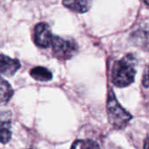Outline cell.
<instances>
[{
  "instance_id": "1",
  "label": "cell",
  "mask_w": 149,
  "mask_h": 149,
  "mask_svg": "<svg viewBox=\"0 0 149 149\" xmlns=\"http://www.w3.org/2000/svg\"><path fill=\"white\" fill-rule=\"evenodd\" d=\"M136 57L132 54L125 55L117 61L112 67L111 81L117 87H126L132 84L136 74Z\"/></svg>"
},
{
  "instance_id": "2",
  "label": "cell",
  "mask_w": 149,
  "mask_h": 149,
  "mask_svg": "<svg viewBox=\"0 0 149 149\" xmlns=\"http://www.w3.org/2000/svg\"><path fill=\"white\" fill-rule=\"evenodd\" d=\"M106 111L109 122L115 129L125 128L132 119V115L122 107L111 90L108 93Z\"/></svg>"
},
{
  "instance_id": "3",
  "label": "cell",
  "mask_w": 149,
  "mask_h": 149,
  "mask_svg": "<svg viewBox=\"0 0 149 149\" xmlns=\"http://www.w3.org/2000/svg\"><path fill=\"white\" fill-rule=\"evenodd\" d=\"M52 48L54 56L61 60H68L77 54L78 46L72 39L66 40L60 36H54Z\"/></svg>"
},
{
  "instance_id": "4",
  "label": "cell",
  "mask_w": 149,
  "mask_h": 149,
  "mask_svg": "<svg viewBox=\"0 0 149 149\" xmlns=\"http://www.w3.org/2000/svg\"><path fill=\"white\" fill-rule=\"evenodd\" d=\"M53 34L51 28L48 24L45 22H40L37 24L34 27L33 40L36 46L41 48H47L52 45Z\"/></svg>"
},
{
  "instance_id": "5",
  "label": "cell",
  "mask_w": 149,
  "mask_h": 149,
  "mask_svg": "<svg viewBox=\"0 0 149 149\" xmlns=\"http://www.w3.org/2000/svg\"><path fill=\"white\" fill-rule=\"evenodd\" d=\"M12 114L10 111L0 112V142L8 143L12 139Z\"/></svg>"
},
{
  "instance_id": "6",
  "label": "cell",
  "mask_w": 149,
  "mask_h": 149,
  "mask_svg": "<svg viewBox=\"0 0 149 149\" xmlns=\"http://www.w3.org/2000/svg\"><path fill=\"white\" fill-rule=\"evenodd\" d=\"M19 68L20 62L19 60L0 54V74L6 77H12Z\"/></svg>"
},
{
  "instance_id": "7",
  "label": "cell",
  "mask_w": 149,
  "mask_h": 149,
  "mask_svg": "<svg viewBox=\"0 0 149 149\" xmlns=\"http://www.w3.org/2000/svg\"><path fill=\"white\" fill-rule=\"evenodd\" d=\"M62 4L73 12L84 13L91 9V0H62Z\"/></svg>"
},
{
  "instance_id": "8",
  "label": "cell",
  "mask_w": 149,
  "mask_h": 149,
  "mask_svg": "<svg viewBox=\"0 0 149 149\" xmlns=\"http://www.w3.org/2000/svg\"><path fill=\"white\" fill-rule=\"evenodd\" d=\"M132 43L145 50H149V32L145 30H139L132 34Z\"/></svg>"
},
{
  "instance_id": "9",
  "label": "cell",
  "mask_w": 149,
  "mask_h": 149,
  "mask_svg": "<svg viewBox=\"0 0 149 149\" xmlns=\"http://www.w3.org/2000/svg\"><path fill=\"white\" fill-rule=\"evenodd\" d=\"M13 96V90L11 84L5 80L4 78L0 77V105L6 104Z\"/></svg>"
},
{
  "instance_id": "10",
  "label": "cell",
  "mask_w": 149,
  "mask_h": 149,
  "mask_svg": "<svg viewBox=\"0 0 149 149\" xmlns=\"http://www.w3.org/2000/svg\"><path fill=\"white\" fill-rule=\"evenodd\" d=\"M30 74L34 80L40 82H47L50 81L53 77V74L51 73V71L40 66L32 68L30 71Z\"/></svg>"
},
{
  "instance_id": "11",
  "label": "cell",
  "mask_w": 149,
  "mask_h": 149,
  "mask_svg": "<svg viewBox=\"0 0 149 149\" xmlns=\"http://www.w3.org/2000/svg\"><path fill=\"white\" fill-rule=\"evenodd\" d=\"M71 149H100V146L92 139H77L72 144Z\"/></svg>"
},
{
  "instance_id": "12",
  "label": "cell",
  "mask_w": 149,
  "mask_h": 149,
  "mask_svg": "<svg viewBox=\"0 0 149 149\" xmlns=\"http://www.w3.org/2000/svg\"><path fill=\"white\" fill-rule=\"evenodd\" d=\"M142 84L146 88H149V65H146L144 70L143 78H142Z\"/></svg>"
},
{
  "instance_id": "13",
  "label": "cell",
  "mask_w": 149,
  "mask_h": 149,
  "mask_svg": "<svg viewBox=\"0 0 149 149\" xmlns=\"http://www.w3.org/2000/svg\"><path fill=\"white\" fill-rule=\"evenodd\" d=\"M144 149H149V137H147L144 143Z\"/></svg>"
},
{
  "instance_id": "14",
  "label": "cell",
  "mask_w": 149,
  "mask_h": 149,
  "mask_svg": "<svg viewBox=\"0 0 149 149\" xmlns=\"http://www.w3.org/2000/svg\"><path fill=\"white\" fill-rule=\"evenodd\" d=\"M143 1H144L146 5H148V6H149V0H143Z\"/></svg>"
}]
</instances>
